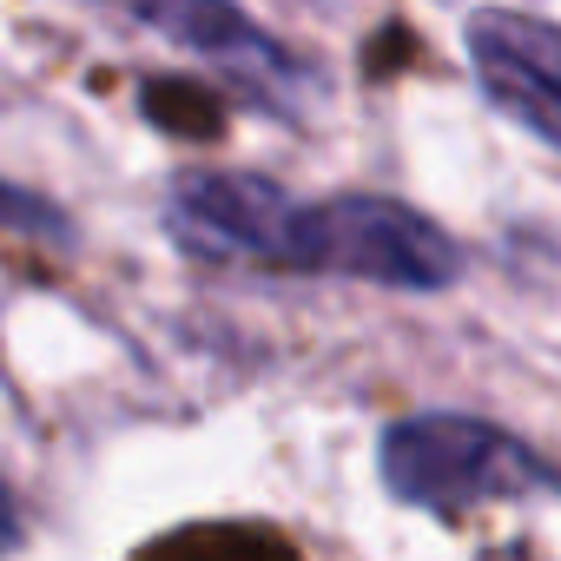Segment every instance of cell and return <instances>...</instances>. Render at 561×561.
Returning <instances> with one entry per match:
<instances>
[{
	"label": "cell",
	"mask_w": 561,
	"mask_h": 561,
	"mask_svg": "<svg viewBox=\"0 0 561 561\" xmlns=\"http://www.w3.org/2000/svg\"><path fill=\"white\" fill-rule=\"evenodd\" d=\"M21 541H27V528H21V502H14L8 476H0V554H14Z\"/></svg>",
	"instance_id": "ba28073f"
},
{
	"label": "cell",
	"mask_w": 561,
	"mask_h": 561,
	"mask_svg": "<svg viewBox=\"0 0 561 561\" xmlns=\"http://www.w3.org/2000/svg\"><path fill=\"white\" fill-rule=\"evenodd\" d=\"M0 231H14V238H27V244H73V218L54 205V198H41V192H21V185H0Z\"/></svg>",
	"instance_id": "8992f818"
},
{
	"label": "cell",
	"mask_w": 561,
	"mask_h": 561,
	"mask_svg": "<svg viewBox=\"0 0 561 561\" xmlns=\"http://www.w3.org/2000/svg\"><path fill=\"white\" fill-rule=\"evenodd\" d=\"M146 113L159 119V126H192V139H211L218 133V119H225V106H218V93L211 87H179V80H152L146 87Z\"/></svg>",
	"instance_id": "52a82bcc"
},
{
	"label": "cell",
	"mask_w": 561,
	"mask_h": 561,
	"mask_svg": "<svg viewBox=\"0 0 561 561\" xmlns=\"http://www.w3.org/2000/svg\"><path fill=\"white\" fill-rule=\"evenodd\" d=\"M462 47L489 106L561 152V27L522 8H476Z\"/></svg>",
	"instance_id": "5b68a950"
},
{
	"label": "cell",
	"mask_w": 561,
	"mask_h": 561,
	"mask_svg": "<svg viewBox=\"0 0 561 561\" xmlns=\"http://www.w3.org/2000/svg\"><path fill=\"white\" fill-rule=\"evenodd\" d=\"M377 476L403 508L462 515L482 502L561 495V469L515 430L462 410H410L377 436Z\"/></svg>",
	"instance_id": "6da1fadb"
},
{
	"label": "cell",
	"mask_w": 561,
	"mask_h": 561,
	"mask_svg": "<svg viewBox=\"0 0 561 561\" xmlns=\"http://www.w3.org/2000/svg\"><path fill=\"white\" fill-rule=\"evenodd\" d=\"M305 198L285 192L264 172L238 165H198L165 185V238L192 257L211 264H264V271H291V238H298Z\"/></svg>",
	"instance_id": "3957f363"
},
{
	"label": "cell",
	"mask_w": 561,
	"mask_h": 561,
	"mask_svg": "<svg viewBox=\"0 0 561 561\" xmlns=\"http://www.w3.org/2000/svg\"><path fill=\"white\" fill-rule=\"evenodd\" d=\"M291 271L357 277V285H383V291H449L462 277V251L416 205L377 192H337V198H305Z\"/></svg>",
	"instance_id": "7a4b0ae2"
},
{
	"label": "cell",
	"mask_w": 561,
	"mask_h": 561,
	"mask_svg": "<svg viewBox=\"0 0 561 561\" xmlns=\"http://www.w3.org/2000/svg\"><path fill=\"white\" fill-rule=\"evenodd\" d=\"M119 14H133L139 27H152L159 41L185 47L198 67H211L225 80V93H238L244 106L264 113H298L311 100V67L277 41L264 21H251L238 0H113Z\"/></svg>",
	"instance_id": "277c9868"
}]
</instances>
